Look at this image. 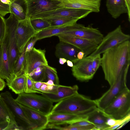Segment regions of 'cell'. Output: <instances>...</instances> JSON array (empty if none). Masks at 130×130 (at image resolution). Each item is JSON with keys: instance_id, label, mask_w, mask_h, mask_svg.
<instances>
[{"instance_id": "6da1fadb", "label": "cell", "mask_w": 130, "mask_h": 130, "mask_svg": "<svg viewBox=\"0 0 130 130\" xmlns=\"http://www.w3.org/2000/svg\"><path fill=\"white\" fill-rule=\"evenodd\" d=\"M101 66L105 79L112 86L121 75H127L130 64V41H125L103 53Z\"/></svg>"}, {"instance_id": "7a4b0ae2", "label": "cell", "mask_w": 130, "mask_h": 130, "mask_svg": "<svg viewBox=\"0 0 130 130\" xmlns=\"http://www.w3.org/2000/svg\"><path fill=\"white\" fill-rule=\"evenodd\" d=\"M98 108L95 100L77 93L58 102L51 112H63L88 116Z\"/></svg>"}, {"instance_id": "3957f363", "label": "cell", "mask_w": 130, "mask_h": 130, "mask_svg": "<svg viewBox=\"0 0 130 130\" xmlns=\"http://www.w3.org/2000/svg\"><path fill=\"white\" fill-rule=\"evenodd\" d=\"M102 110L107 117L115 119H122L130 114V91L128 88Z\"/></svg>"}, {"instance_id": "277c9868", "label": "cell", "mask_w": 130, "mask_h": 130, "mask_svg": "<svg viewBox=\"0 0 130 130\" xmlns=\"http://www.w3.org/2000/svg\"><path fill=\"white\" fill-rule=\"evenodd\" d=\"M9 17L5 19L6 39L10 66L11 73V80L13 68L15 61L20 53L16 42L15 32L19 21L14 15L10 13Z\"/></svg>"}, {"instance_id": "5b68a950", "label": "cell", "mask_w": 130, "mask_h": 130, "mask_svg": "<svg viewBox=\"0 0 130 130\" xmlns=\"http://www.w3.org/2000/svg\"><path fill=\"white\" fill-rule=\"evenodd\" d=\"M15 100L20 104L48 115L53 107V102L42 95L35 93L24 92L18 94Z\"/></svg>"}, {"instance_id": "8992f818", "label": "cell", "mask_w": 130, "mask_h": 130, "mask_svg": "<svg viewBox=\"0 0 130 130\" xmlns=\"http://www.w3.org/2000/svg\"><path fill=\"white\" fill-rule=\"evenodd\" d=\"M0 94L19 126L23 130H36V126L30 120L21 104L13 98L9 92L6 91Z\"/></svg>"}, {"instance_id": "52a82bcc", "label": "cell", "mask_w": 130, "mask_h": 130, "mask_svg": "<svg viewBox=\"0 0 130 130\" xmlns=\"http://www.w3.org/2000/svg\"><path fill=\"white\" fill-rule=\"evenodd\" d=\"M130 36L122 31L120 25L104 37L96 50L89 55L92 57L101 54L125 41L129 40Z\"/></svg>"}, {"instance_id": "ba28073f", "label": "cell", "mask_w": 130, "mask_h": 130, "mask_svg": "<svg viewBox=\"0 0 130 130\" xmlns=\"http://www.w3.org/2000/svg\"><path fill=\"white\" fill-rule=\"evenodd\" d=\"M127 75L120 76L114 84L99 98L95 100L98 108L103 110L108 106L125 89L127 86Z\"/></svg>"}, {"instance_id": "9c48e42d", "label": "cell", "mask_w": 130, "mask_h": 130, "mask_svg": "<svg viewBox=\"0 0 130 130\" xmlns=\"http://www.w3.org/2000/svg\"><path fill=\"white\" fill-rule=\"evenodd\" d=\"M38 33L32 27L30 18L27 17L25 20L19 21L15 31V37L20 53L23 52L28 41Z\"/></svg>"}, {"instance_id": "30bf717a", "label": "cell", "mask_w": 130, "mask_h": 130, "mask_svg": "<svg viewBox=\"0 0 130 130\" xmlns=\"http://www.w3.org/2000/svg\"><path fill=\"white\" fill-rule=\"evenodd\" d=\"M92 12L89 10L71 8H62L34 15L30 19H43L51 18L72 17L79 20L87 16Z\"/></svg>"}, {"instance_id": "8fae6325", "label": "cell", "mask_w": 130, "mask_h": 130, "mask_svg": "<svg viewBox=\"0 0 130 130\" xmlns=\"http://www.w3.org/2000/svg\"><path fill=\"white\" fill-rule=\"evenodd\" d=\"M60 34L86 39L98 45L101 42L104 37L98 28H94L90 25L86 27L83 25L77 23L74 30Z\"/></svg>"}, {"instance_id": "7c38bea8", "label": "cell", "mask_w": 130, "mask_h": 130, "mask_svg": "<svg viewBox=\"0 0 130 130\" xmlns=\"http://www.w3.org/2000/svg\"><path fill=\"white\" fill-rule=\"evenodd\" d=\"M45 52V50L35 47L30 51L25 52L24 73L28 75L40 66L48 65Z\"/></svg>"}, {"instance_id": "4fadbf2b", "label": "cell", "mask_w": 130, "mask_h": 130, "mask_svg": "<svg viewBox=\"0 0 130 130\" xmlns=\"http://www.w3.org/2000/svg\"><path fill=\"white\" fill-rule=\"evenodd\" d=\"M93 57L89 55L79 60L71 69L73 76L78 80L88 82L94 77L92 64Z\"/></svg>"}, {"instance_id": "5bb4252c", "label": "cell", "mask_w": 130, "mask_h": 130, "mask_svg": "<svg viewBox=\"0 0 130 130\" xmlns=\"http://www.w3.org/2000/svg\"><path fill=\"white\" fill-rule=\"evenodd\" d=\"M27 7V17L62 8L59 2L54 0H26Z\"/></svg>"}, {"instance_id": "9a60e30c", "label": "cell", "mask_w": 130, "mask_h": 130, "mask_svg": "<svg viewBox=\"0 0 130 130\" xmlns=\"http://www.w3.org/2000/svg\"><path fill=\"white\" fill-rule=\"evenodd\" d=\"M56 36L58 37L60 41L71 44L84 52L85 57L93 52L98 45L90 40L69 35L60 34Z\"/></svg>"}, {"instance_id": "2e32d148", "label": "cell", "mask_w": 130, "mask_h": 130, "mask_svg": "<svg viewBox=\"0 0 130 130\" xmlns=\"http://www.w3.org/2000/svg\"><path fill=\"white\" fill-rule=\"evenodd\" d=\"M62 8L82 9L99 12L101 0H57Z\"/></svg>"}, {"instance_id": "e0dca14e", "label": "cell", "mask_w": 130, "mask_h": 130, "mask_svg": "<svg viewBox=\"0 0 130 130\" xmlns=\"http://www.w3.org/2000/svg\"><path fill=\"white\" fill-rule=\"evenodd\" d=\"M49 123L59 125L70 124L82 121H88L87 116H82L63 112H51L47 116Z\"/></svg>"}, {"instance_id": "ac0fdd59", "label": "cell", "mask_w": 130, "mask_h": 130, "mask_svg": "<svg viewBox=\"0 0 130 130\" xmlns=\"http://www.w3.org/2000/svg\"><path fill=\"white\" fill-rule=\"evenodd\" d=\"M11 76L5 35L0 45V77L6 80L7 85L11 81Z\"/></svg>"}, {"instance_id": "d6986e66", "label": "cell", "mask_w": 130, "mask_h": 130, "mask_svg": "<svg viewBox=\"0 0 130 130\" xmlns=\"http://www.w3.org/2000/svg\"><path fill=\"white\" fill-rule=\"evenodd\" d=\"M80 51H81L71 44L60 41L56 45L55 55L59 58H65L71 61L74 64L79 60L77 58V55Z\"/></svg>"}, {"instance_id": "ffe728a7", "label": "cell", "mask_w": 130, "mask_h": 130, "mask_svg": "<svg viewBox=\"0 0 130 130\" xmlns=\"http://www.w3.org/2000/svg\"><path fill=\"white\" fill-rule=\"evenodd\" d=\"M78 87L77 85L67 86L59 85L57 93L52 94L42 92L41 95L53 102H58L78 93Z\"/></svg>"}, {"instance_id": "44dd1931", "label": "cell", "mask_w": 130, "mask_h": 130, "mask_svg": "<svg viewBox=\"0 0 130 130\" xmlns=\"http://www.w3.org/2000/svg\"><path fill=\"white\" fill-rule=\"evenodd\" d=\"M21 105L30 120L36 126V130L47 129L49 123L47 116L21 104Z\"/></svg>"}, {"instance_id": "7402d4cb", "label": "cell", "mask_w": 130, "mask_h": 130, "mask_svg": "<svg viewBox=\"0 0 130 130\" xmlns=\"http://www.w3.org/2000/svg\"><path fill=\"white\" fill-rule=\"evenodd\" d=\"M106 6L108 12L114 19L128 12L125 0H106Z\"/></svg>"}, {"instance_id": "603a6c76", "label": "cell", "mask_w": 130, "mask_h": 130, "mask_svg": "<svg viewBox=\"0 0 130 130\" xmlns=\"http://www.w3.org/2000/svg\"><path fill=\"white\" fill-rule=\"evenodd\" d=\"M10 13L14 14L19 21L27 17V7L26 0H14L9 6Z\"/></svg>"}, {"instance_id": "cb8c5ba5", "label": "cell", "mask_w": 130, "mask_h": 130, "mask_svg": "<svg viewBox=\"0 0 130 130\" xmlns=\"http://www.w3.org/2000/svg\"><path fill=\"white\" fill-rule=\"evenodd\" d=\"M108 117L98 108L88 116V121L94 125L96 130H106L109 126L106 122Z\"/></svg>"}, {"instance_id": "d4e9b609", "label": "cell", "mask_w": 130, "mask_h": 130, "mask_svg": "<svg viewBox=\"0 0 130 130\" xmlns=\"http://www.w3.org/2000/svg\"><path fill=\"white\" fill-rule=\"evenodd\" d=\"M26 80V75L24 73L14 78L7 85L10 89L19 94L24 92Z\"/></svg>"}, {"instance_id": "484cf974", "label": "cell", "mask_w": 130, "mask_h": 130, "mask_svg": "<svg viewBox=\"0 0 130 130\" xmlns=\"http://www.w3.org/2000/svg\"><path fill=\"white\" fill-rule=\"evenodd\" d=\"M5 121L17 124L14 117L10 112L0 94V122Z\"/></svg>"}, {"instance_id": "4316f807", "label": "cell", "mask_w": 130, "mask_h": 130, "mask_svg": "<svg viewBox=\"0 0 130 130\" xmlns=\"http://www.w3.org/2000/svg\"><path fill=\"white\" fill-rule=\"evenodd\" d=\"M25 53L24 50L23 52L20 54L15 61L13 71L12 80L24 74Z\"/></svg>"}, {"instance_id": "83f0119b", "label": "cell", "mask_w": 130, "mask_h": 130, "mask_svg": "<svg viewBox=\"0 0 130 130\" xmlns=\"http://www.w3.org/2000/svg\"><path fill=\"white\" fill-rule=\"evenodd\" d=\"M45 66L42 65L37 68L28 75L33 81L45 82Z\"/></svg>"}, {"instance_id": "f1b7e54d", "label": "cell", "mask_w": 130, "mask_h": 130, "mask_svg": "<svg viewBox=\"0 0 130 130\" xmlns=\"http://www.w3.org/2000/svg\"><path fill=\"white\" fill-rule=\"evenodd\" d=\"M31 24L35 30L38 32L48 28L50 23L47 20L41 18H30Z\"/></svg>"}, {"instance_id": "f546056e", "label": "cell", "mask_w": 130, "mask_h": 130, "mask_svg": "<svg viewBox=\"0 0 130 130\" xmlns=\"http://www.w3.org/2000/svg\"><path fill=\"white\" fill-rule=\"evenodd\" d=\"M51 24L50 27L61 26L66 24L76 22L79 19L72 17H62L45 19Z\"/></svg>"}, {"instance_id": "4dcf8cb0", "label": "cell", "mask_w": 130, "mask_h": 130, "mask_svg": "<svg viewBox=\"0 0 130 130\" xmlns=\"http://www.w3.org/2000/svg\"><path fill=\"white\" fill-rule=\"evenodd\" d=\"M130 120V114L124 118L120 119H115L108 117L106 124L109 126L106 130H112L116 129L123 123L126 121H129Z\"/></svg>"}, {"instance_id": "1f68e13d", "label": "cell", "mask_w": 130, "mask_h": 130, "mask_svg": "<svg viewBox=\"0 0 130 130\" xmlns=\"http://www.w3.org/2000/svg\"><path fill=\"white\" fill-rule=\"evenodd\" d=\"M45 82L48 80H52L55 85H59V80L56 69L48 65L45 66Z\"/></svg>"}, {"instance_id": "d6a6232c", "label": "cell", "mask_w": 130, "mask_h": 130, "mask_svg": "<svg viewBox=\"0 0 130 130\" xmlns=\"http://www.w3.org/2000/svg\"><path fill=\"white\" fill-rule=\"evenodd\" d=\"M23 130V128L15 123L5 121L0 122V130Z\"/></svg>"}, {"instance_id": "836d02e7", "label": "cell", "mask_w": 130, "mask_h": 130, "mask_svg": "<svg viewBox=\"0 0 130 130\" xmlns=\"http://www.w3.org/2000/svg\"><path fill=\"white\" fill-rule=\"evenodd\" d=\"M58 85H49L44 82L41 87L39 91L42 93L56 94L57 92Z\"/></svg>"}, {"instance_id": "e575fe53", "label": "cell", "mask_w": 130, "mask_h": 130, "mask_svg": "<svg viewBox=\"0 0 130 130\" xmlns=\"http://www.w3.org/2000/svg\"><path fill=\"white\" fill-rule=\"evenodd\" d=\"M26 75V80L24 92L26 93H39L41 92L35 90L34 88L32 80L28 75Z\"/></svg>"}, {"instance_id": "d590c367", "label": "cell", "mask_w": 130, "mask_h": 130, "mask_svg": "<svg viewBox=\"0 0 130 130\" xmlns=\"http://www.w3.org/2000/svg\"><path fill=\"white\" fill-rule=\"evenodd\" d=\"M102 59L100 54H98L93 57L92 67L93 74L94 75L97 71L101 66Z\"/></svg>"}, {"instance_id": "8d00e7d4", "label": "cell", "mask_w": 130, "mask_h": 130, "mask_svg": "<svg viewBox=\"0 0 130 130\" xmlns=\"http://www.w3.org/2000/svg\"><path fill=\"white\" fill-rule=\"evenodd\" d=\"M5 19L0 14V45L5 35L6 32Z\"/></svg>"}, {"instance_id": "74e56055", "label": "cell", "mask_w": 130, "mask_h": 130, "mask_svg": "<svg viewBox=\"0 0 130 130\" xmlns=\"http://www.w3.org/2000/svg\"><path fill=\"white\" fill-rule=\"evenodd\" d=\"M10 5L3 3L0 0V14L3 17L10 13Z\"/></svg>"}, {"instance_id": "f35d334b", "label": "cell", "mask_w": 130, "mask_h": 130, "mask_svg": "<svg viewBox=\"0 0 130 130\" xmlns=\"http://www.w3.org/2000/svg\"><path fill=\"white\" fill-rule=\"evenodd\" d=\"M38 40L35 37L31 38L26 44L24 49L25 52L31 51L34 48L36 43Z\"/></svg>"}, {"instance_id": "ab89813d", "label": "cell", "mask_w": 130, "mask_h": 130, "mask_svg": "<svg viewBox=\"0 0 130 130\" xmlns=\"http://www.w3.org/2000/svg\"><path fill=\"white\" fill-rule=\"evenodd\" d=\"M69 125L73 126H88L93 124L88 121H82L75 122Z\"/></svg>"}, {"instance_id": "60d3db41", "label": "cell", "mask_w": 130, "mask_h": 130, "mask_svg": "<svg viewBox=\"0 0 130 130\" xmlns=\"http://www.w3.org/2000/svg\"><path fill=\"white\" fill-rule=\"evenodd\" d=\"M44 83V82H36L32 81L34 89L35 90L39 91V90L41 87Z\"/></svg>"}, {"instance_id": "b9f144b4", "label": "cell", "mask_w": 130, "mask_h": 130, "mask_svg": "<svg viewBox=\"0 0 130 130\" xmlns=\"http://www.w3.org/2000/svg\"><path fill=\"white\" fill-rule=\"evenodd\" d=\"M126 3L127 6L128 10L127 13L128 20L129 22L130 21V0H126Z\"/></svg>"}, {"instance_id": "7bdbcfd3", "label": "cell", "mask_w": 130, "mask_h": 130, "mask_svg": "<svg viewBox=\"0 0 130 130\" xmlns=\"http://www.w3.org/2000/svg\"><path fill=\"white\" fill-rule=\"evenodd\" d=\"M5 86V82L3 79L0 77V91L2 90Z\"/></svg>"}, {"instance_id": "ee69618b", "label": "cell", "mask_w": 130, "mask_h": 130, "mask_svg": "<svg viewBox=\"0 0 130 130\" xmlns=\"http://www.w3.org/2000/svg\"><path fill=\"white\" fill-rule=\"evenodd\" d=\"M85 54L84 52L82 51L79 52L77 55V57L78 59L79 60H80L84 57Z\"/></svg>"}, {"instance_id": "f6af8a7d", "label": "cell", "mask_w": 130, "mask_h": 130, "mask_svg": "<svg viewBox=\"0 0 130 130\" xmlns=\"http://www.w3.org/2000/svg\"><path fill=\"white\" fill-rule=\"evenodd\" d=\"M67 61V60L64 58H59V62L60 64H63Z\"/></svg>"}, {"instance_id": "bcb514c9", "label": "cell", "mask_w": 130, "mask_h": 130, "mask_svg": "<svg viewBox=\"0 0 130 130\" xmlns=\"http://www.w3.org/2000/svg\"><path fill=\"white\" fill-rule=\"evenodd\" d=\"M66 62L68 66L72 67H73V63L72 61L69 60H67Z\"/></svg>"}, {"instance_id": "7dc6e473", "label": "cell", "mask_w": 130, "mask_h": 130, "mask_svg": "<svg viewBox=\"0 0 130 130\" xmlns=\"http://www.w3.org/2000/svg\"><path fill=\"white\" fill-rule=\"evenodd\" d=\"M45 83L49 85H55L53 82L51 80H48Z\"/></svg>"}, {"instance_id": "c3c4849f", "label": "cell", "mask_w": 130, "mask_h": 130, "mask_svg": "<svg viewBox=\"0 0 130 130\" xmlns=\"http://www.w3.org/2000/svg\"><path fill=\"white\" fill-rule=\"evenodd\" d=\"M11 2L13 1H14V0H9Z\"/></svg>"}]
</instances>
